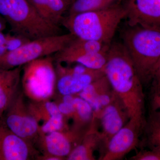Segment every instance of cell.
Wrapping results in <instances>:
<instances>
[{
  "instance_id": "6da1fadb",
  "label": "cell",
  "mask_w": 160,
  "mask_h": 160,
  "mask_svg": "<svg viewBox=\"0 0 160 160\" xmlns=\"http://www.w3.org/2000/svg\"><path fill=\"white\" fill-rule=\"evenodd\" d=\"M112 88L126 106L130 118L145 124L143 85L122 43H111L104 68Z\"/></svg>"
},
{
  "instance_id": "7a4b0ae2",
  "label": "cell",
  "mask_w": 160,
  "mask_h": 160,
  "mask_svg": "<svg viewBox=\"0 0 160 160\" xmlns=\"http://www.w3.org/2000/svg\"><path fill=\"white\" fill-rule=\"evenodd\" d=\"M122 37L141 82L147 85L160 60V26H128Z\"/></svg>"
},
{
  "instance_id": "3957f363",
  "label": "cell",
  "mask_w": 160,
  "mask_h": 160,
  "mask_svg": "<svg viewBox=\"0 0 160 160\" xmlns=\"http://www.w3.org/2000/svg\"><path fill=\"white\" fill-rule=\"evenodd\" d=\"M126 16L121 2L102 10L68 15L62 25L76 37L110 46L119 25Z\"/></svg>"
},
{
  "instance_id": "277c9868",
  "label": "cell",
  "mask_w": 160,
  "mask_h": 160,
  "mask_svg": "<svg viewBox=\"0 0 160 160\" xmlns=\"http://www.w3.org/2000/svg\"><path fill=\"white\" fill-rule=\"evenodd\" d=\"M0 14L14 34L30 41L61 34L60 26L43 18L29 0H0Z\"/></svg>"
},
{
  "instance_id": "5b68a950",
  "label": "cell",
  "mask_w": 160,
  "mask_h": 160,
  "mask_svg": "<svg viewBox=\"0 0 160 160\" xmlns=\"http://www.w3.org/2000/svg\"><path fill=\"white\" fill-rule=\"evenodd\" d=\"M22 91L29 101L51 100L57 90V76L53 57L40 58L22 67Z\"/></svg>"
},
{
  "instance_id": "8992f818",
  "label": "cell",
  "mask_w": 160,
  "mask_h": 160,
  "mask_svg": "<svg viewBox=\"0 0 160 160\" xmlns=\"http://www.w3.org/2000/svg\"><path fill=\"white\" fill-rule=\"evenodd\" d=\"M75 37L69 32L30 41L1 57L0 69H13L40 58L55 54L64 49Z\"/></svg>"
},
{
  "instance_id": "52a82bcc",
  "label": "cell",
  "mask_w": 160,
  "mask_h": 160,
  "mask_svg": "<svg viewBox=\"0 0 160 160\" xmlns=\"http://www.w3.org/2000/svg\"><path fill=\"white\" fill-rule=\"evenodd\" d=\"M26 98L19 90L2 119L12 131L35 146L40 126L29 111Z\"/></svg>"
},
{
  "instance_id": "ba28073f",
  "label": "cell",
  "mask_w": 160,
  "mask_h": 160,
  "mask_svg": "<svg viewBox=\"0 0 160 160\" xmlns=\"http://www.w3.org/2000/svg\"><path fill=\"white\" fill-rule=\"evenodd\" d=\"M89 126L78 127L72 125L64 130L39 134L35 146L41 154L56 156L66 160L81 142Z\"/></svg>"
},
{
  "instance_id": "9c48e42d",
  "label": "cell",
  "mask_w": 160,
  "mask_h": 160,
  "mask_svg": "<svg viewBox=\"0 0 160 160\" xmlns=\"http://www.w3.org/2000/svg\"><path fill=\"white\" fill-rule=\"evenodd\" d=\"M54 62L57 90L61 95L78 94L86 86L105 75L104 70L89 69L79 64L69 66Z\"/></svg>"
},
{
  "instance_id": "30bf717a",
  "label": "cell",
  "mask_w": 160,
  "mask_h": 160,
  "mask_svg": "<svg viewBox=\"0 0 160 160\" xmlns=\"http://www.w3.org/2000/svg\"><path fill=\"white\" fill-rule=\"evenodd\" d=\"M144 125L130 118L119 131L110 139L102 151L99 160H119L138 147Z\"/></svg>"
},
{
  "instance_id": "8fae6325",
  "label": "cell",
  "mask_w": 160,
  "mask_h": 160,
  "mask_svg": "<svg viewBox=\"0 0 160 160\" xmlns=\"http://www.w3.org/2000/svg\"><path fill=\"white\" fill-rule=\"evenodd\" d=\"M96 118L101 127L102 142L99 149L101 152L112 137L128 122L130 117L126 106L115 92L111 101Z\"/></svg>"
},
{
  "instance_id": "7c38bea8",
  "label": "cell",
  "mask_w": 160,
  "mask_h": 160,
  "mask_svg": "<svg viewBox=\"0 0 160 160\" xmlns=\"http://www.w3.org/2000/svg\"><path fill=\"white\" fill-rule=\"evenodd\" d=\"M40 154L34 145L14 133L0 119V160H36Z\"/></svg>"
},
{
  "instance_id": "4fadbf2b",
  "label": "cell",
  "mask_w": 160,
  "mask_h": 160,
  "mask_svg": "<svg viewBox=\"0 0 160 160\" xmlns=\"http://www.w3.org/2000/svg\"><path fill=\"white\" fill-rule=\"evenodd\" d=\"M28 106L30 112L39 125V134L61 131L70 127L55 102L50 100L40 102L29 101Z\"/></svg>"
},
{
  "instance_id": "5bb4252c",
  "label": "cell",
  "mask_w": 160,
  "mask_h": 160,
  "mask_svg": "<svg viewBox=\"0 0 160 160\" xmlns=\"http://www.w3.org/2000/svg\"><path fill=\"white\" fill-rule=\"evenodd\" d=\"M128 26H160V0H122Z\"/></svg>"
},
{
  "instance_id": "9a60e30c",
  "label": "cell",
  "mask_w": 160,
  "mask_h": 160,
  "mask_svg": "<svg viewBox=\"0 0 160 160\" xmlns=\"http://www.w3.org/2000/svg\"><path fill=\"white\" fill-rule=\"evenodd\" d=\"M115 92L106 76L95 80L86 86L78 94L89 104L97 118L112 99Z\"/></svg>"
},
{
  "instance_id": "2e32d148",
  "label": "cell",
  "mask_w": 160,
  "mask_h": 160,
  "mask_svg": "<svg viewBox=\"0 0 160 160\" xmlns=\"http://www.w3.org/2000/svg\"><path fill=\"white\" fill-rule=\"evenodd\" d=\"M102 142L98 120L92 116L91 124L81 142L66 158L67 160H95L94 152Z\"/></svg>"
},
{
  "instance_id": "e0dca14e",
  "label": "cell",
  "mask_w": 160,
  "mask_h": 160,
  "mask_svg": "<svg viewBox=\"0 0 160 160\" xmlns=\"http://www.w3.org/2000/svg\"><path fill=\"white\" fill-rule=\"evenodd\" d=\"M107 52H99L61 54L57 52L53 57L55 62L67 64L78 63L87 68L97 70H104L107 59Z\"/></svg>"
},
{
  "instance_id": "ac0fdd59",
  "label": "cell",
  "mask_w": 160,
  "mask_h": 160,
  "mask_svg": "<svg viewBox=\"0 0 160 160\" xmlns=\"http://www.w3.org/2000/svg\"><path fill=\"white\" fill-rule=\"evenodd\" d=\"M41 16L57 26L62 24L63 15L69 8L64 0H29Z\"/></svg>"
},
{
  "instance_id": "d6986e66",
  "label": "cell",
  "mask_w": 160,
  "mask_h": 160,
  "mask_svg": "<svg viewBox=\"0 0 160 160\" xmlns=\"http://www.w3.org/2000/svg\"><path fill=\"white\" fill-rule=\"evenodd\" d=\"M140 145L160 152V110H150L146 119Z\"/></svg>"
},
{
  "instance_id": "ffe728a7",
  "label": "cell",
  "mask_w": 160,
  "mask_h": 160,
  "mask_svg": "<svg viewBox=\"0 0 160 160\" xmlns=\"http://www.w3.org/2000/svg\"><path fill=\"white\" fill-rule=\"evenodd\" d=\"M110 46L98 41L83 39L75 37L64 49L58 52L61 54H70L107 52L109 50Z\"/></svg>"
},
{
  "instance_id": "44dd1931",
  "label": "cell",
  "mask_w": 160,
  "mask_h": 160,
  "mask_svg": "<svg viewBox=\"0 0 160 160\" xmlns=\"http://www.w3.org/2000/svg\"><path fill=\"white\" fill-rule=\"evenodd\" d=\"M72 102L73 107L71 119L72 125L78 127L89 126L93 115L91 106L86 101L77 94L72 95Z\"/></svg>"
},
{
  "instance_id": "7402d4cb",
  "label": "cell",
  "mask_w": 160,
  "mask_h": 160,
  "mask_svg": "<svg viewBox=\"0 0 160 160\" xmlns=\"http://www.w3.org/2000/svg\"><path fill=\"white\" fill-rule=\"evenodd\" d=\"M122 0H74L69 7V15L98 11L110 8Z\"/></svg>"
},
{
  "instance_id": "603a6c76",
  "label": "cell",
  "mask_w": 160,
  "mask_h": 160,
  "mask_svg": "<svg viewBox=\"0 0 160 160\" xmlns=\"http://www.w3.org/2000/svg\"><path fill=\"white\" fill-rule=\"evenodd\" d=\"M22 73V72L18 73L0 89V119L2 118L19 91Z\"/></svg>"
},
{
  "instance_id": "cb8c5ba5",
  "label": "cell",
  "mask_w": 160,
  "mask_h": 160,
  "mask_svg": "<svg viewBox=\"0 0 160 160\" xmlns=\"http://www.w3.org/2000/svg\"><path fill=\"white\" fill-rule=\"evenodd\" d=\"M30 40L22 36L14 34H6V47L8 52L12 51L29 42Z\"/></svg>"
},
{
  "instance_id": "d4e9b609",
  "label": "cell",
  "mask_w": 160,
  "mask_h": 160,
  "mask_svg": "<svg viewBox=\"0 0 160 160\" xmlns=\"http://www.w3.org/2000/svg\"><path fill=\"white\" fill-rule=\"evenodd\" d=\"M131 160H160V152L153 149H142L131 157Z\"/></svg>"
},
{
  "instance_id": "484cf974",
  "label": "cell",
  "mask_w": 160,
  "mask_h": 160,
  "mask_svg": "<svg viewBox=\"0 0 160 160\" xmlns=\"http://www.w3.org/2000/svg\"><path fill=\"white\" fill-rule=\"evenodd\" d=\"M22 66L13 69H0V89L18 73L22 72Z\"/></svg>"
},
{
  "instance_id": "4316f807",
  "label": "cell",
  "mask_w": 160,
  "mask_h": 160,
  "mask_svg": "<svg viewBox=\"0 0 160 160\" xmlns=\"http://www.w3.org/2000/svg\"><path fill=\"white\" fill-rule=\"evenodd\" d=\"M150 99V110H160V86L151 88Z\"/></svg>"
},
{
  "instance_id": "83f0119b",
  "label": "cell",
  "mask_w": 160,
  "mask_h": 160,
  "mask_svg": "<svg viewBox=\"0 0 160 160\" xmlns=\"http://www.w3.org/2000/svg\"><path fill=\"white\" fill-rule=\"evenodd\" d=\"M151 82V88L160 86V60L155 68Z\"/></svg>"
},
{
  "instance_id": "f1b7e54d",
  "label": "cell",
  "mask_w": 160,
  "mask_h": 160,
  "mask_svg": "<svg viewBox=\"0 0 160 160\" xmlns=\"http://www.w3.org/2000/svg\"><path fill=\"white\" fill-rule=\"evenodd\" d=\"M6 34L0 32V57L8 52L6 45Z\"/></svg>"
},
{
  "instance_id": "f546056e",
  "label": "cell",
  "mask_w": 160,
  "mask_h": 160,
  "mask_svg": "<svg viewBox=\"0 0 160 160\" xmlns=\"http://www.w3.org/2000/svg\"><path fill=\"white\" fill-rule=\"evenodd\" d=\"M37 160H64V158L49 154H40L37 158Z\"/></svg>"
},
{
  "instance_id": "4dcf8cb0",
  "label": "cell",
  "mask_w": 160,
  "mask_h": 160,
  "mask_svg": "<svg viewBox=\"0 0 160 160\" xmlns=\"http://www.w3.org/2000/svg\"><path fill=\"white\" fill-rule=\"evenodd\" d=\"M7 24L6 20L0 14V32H3L5 30Z\"/></svg>"
},
{
  "instance_id": "1f68e13d",
  "label": "cell",
  "mask_w": 160,
  "mask_h": 160,
  "mask_svg": "<svg viewBox=\"0 0 160 160\" xmlns=\"http://www.w3.org/2000/svg\"><path fill=\"white\" fill-rule=\"evenodd\" d=\"M67 3V4L69 6L71 5V3L73 2V0H64Z\"/></svg>"
},
{
  "instance_id": "d6a6232c",
  "label": "cell",
  "mask_w": 160,
  "mask_h": 160,
  "mask_svg": "<svg viewBox=\"0 0 160 160\" xmlns=\"http://www.w3.org/2000/svg\"><path fill=\"white\" fill-rule=\"evenodd\" d=\"M74 1V0H73V1Z\"/></svg>"
}]
</instances>
